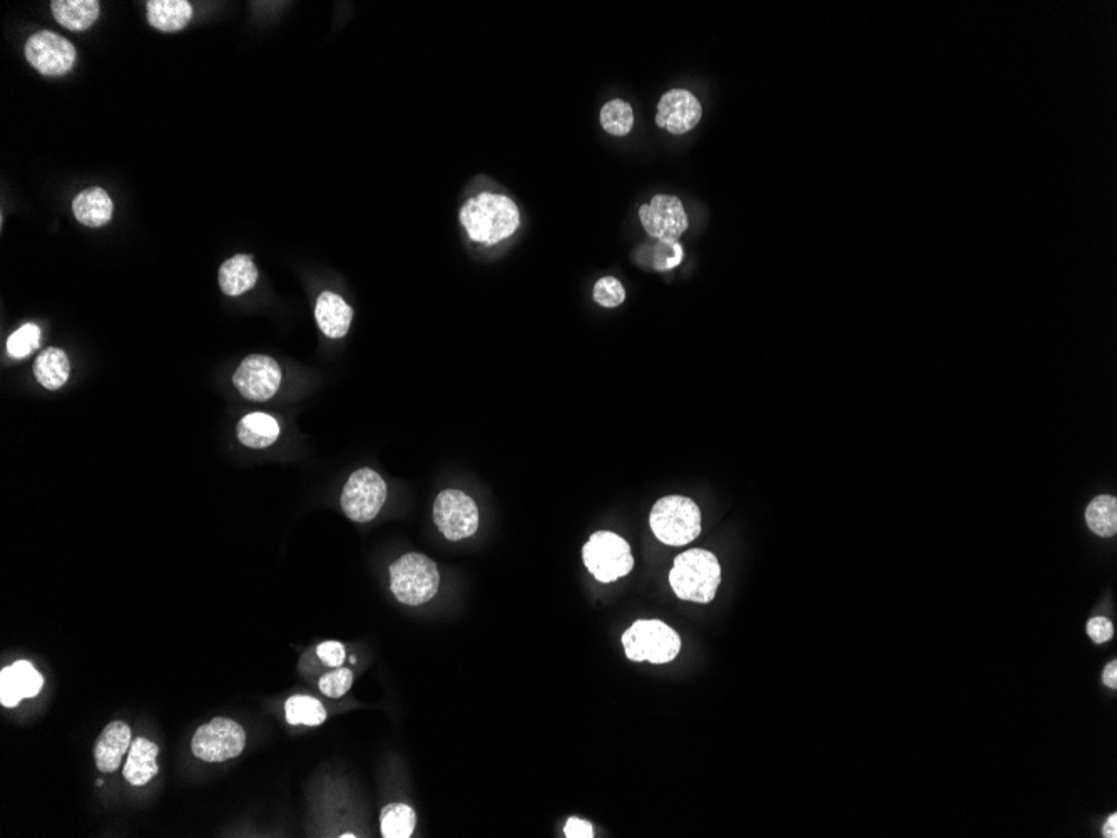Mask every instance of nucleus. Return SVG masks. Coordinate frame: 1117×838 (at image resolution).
<instances>
[{
  "instance_id": "f257e3e1",
  "label": "nucleus",
  "mask_w": 1117,
  "mask_h": 838,
  "mask_svg": "<svg viewBox=\"0 0 1117 838\" xmlns=\"http://www.w3.org/2000/svg\"><path fill=\"white\" fill-rule=\"evenodd\" d=\"M459 220L470 240L494 246L509 240L519 230L521 211L509 196L484 191L465 201Z\"/></svg>"
},
{
  "instance_id": "f03ea898",
  "label": "nucleus",
  "mask_w": 1117,
  "mask_h": 838,
  "mask_svg": "<svg viewBox=\"0 0 1117 838\" xmlns=\"http://www.w3.org/2000/svg\"><path fill=\"white\" fill-rule=\"evenodd\" d=\"M721 566L715 554L704 549H691L674 559L669 584L674 594L689 603L708 604L720 588Z\"/></svg>"
},
{
  "instance_id": "7ed1b4c3",
  "label": "nucleus",
  "mask_w": 1117,
  "mask_h": 838,
  "mask_svg": "<svg viewBox=\"0 0 1117 838\" xmlns=\"http://www.w3.org/2000/svg\"><path fill=\"white\" fill-rule=\"evenodd\" d=\"M439 586V568L424 554L410 552L390 566V589L393 596L407 606L429 603Z\"/></svg>"
},
{
  "instance_id": "20e7f679",
  "label": "nucleus",
  "mask_w": 1117,
  "mask_h": 838,
  "mask_svg": "<svg viewBox=\"0 0 1117 838\" xmlns=\"http://www.w3.org/2000/svg\"><path fill=\"white\" fill-rule=\"evenodd\" d=\"M649 524L658 541L674 547L693 542L703 529L698 504L683 496L659 499L653 506Z\"/></svg>"
},
{
  "instance_id": "39448f33",
  "label": "nucleus",
  "mask_w": 1117,
  "mask_h": 838,
  "mask_svg": "<svg viewBox=\"0 0 1117 838\" xmlns=\"http://www.w3.org/2000/svg\"><path fill=\"white\" fill-rule=\"evenodd\" d=\"M629 660L666 665L679 655L681 638L671 626L658 619H639L623 634Z\"/></svg>"
},
{
  "instance_id": "423d86ee",
  "label": "nucleus",
  "mask_w": 1117,
  "mask_h": 838,
  "mask_svg": "<svg viewBox=\"0 0 1117 838\" xmlns=\"http://www.w3.org/2000/svg\"><path fill=\"white\" fill-rule=\"evenodd\" d=\"M582 561L599 583H614L628 576L634 568L628 541L609 531L592 534L582 549Z\"/></svg>"
},
{
  "instance_id": "0eeeda50",
  "label": "nucleus",
  "mask_w": 1117,
  "mask_h": 838,
  "mask_svg": "<svg viewBox=\"0 0 1117 838\" xmlns=\"http://www.w3.org/2000/svg\"><path fill=\"white\" fill-rule=\"evenodd\" d=\"M245 743V730L236 721L215 718L208 725L199 726L191 741V748L194 757L199 760L221 763L241 755Z\"/></svg>"
},
{
  "instance_id": "6e6552de",
  "label": "nucleus",
  "mask_w": 1117,
  "mask_h": 838,
  "mask_svg": "<svg viewBox=\"0 0 1117 838\" xmlns=\"http://www.w3.org/2000/svg\"><path fill=\"white\" fill-rule=\"evenodd\" d=\"M387 501V484L372 469L353 472L342 492V509L355 522L372 521Z\"/></svg>"
},
{
  "instance_id": "1a4fd4ad",
  "label": "nucleus",
  "mask_w": 1117,
  "mask_h": 838,
  "mask_svg": "<svg viewBox=\"0 0 1117 838\" xmlns=\"http://www.w3.org/2000/svg\"><path fill=\"white\" fill-rule=\"evenodd\" d=\"M434 521L449 541H462L479 529V509L465 492L447 489L435 499Z\"/></svg>"
},
{
  "instance_id": "9d476101",
  "label": "nucleus",
  "mask_w": 1117,
  "mask_h": 838,
  "mask_svg": "<svg viewBox=\"0 0 1117 838\" xmlns=\"http://www.w3.org/2000/svg\"><path fill=\"white\" fill-rule=\"evenodd\" d=\"M27 61L44 76H62L77 59L76 47L56 32L41 31L26 42Z\"/></svg>"
},
{
  "instance_id": "9b49d317",
  "label": "nucleus",
  "mask_w": 1117,
  "mask_h": 838,
  "mask_svg": "<svg viewBox=\"0 0 1117 838\" xmlns=\"http://www.w3.org/2000/svg\"><path fill=\"white\" fill-rule=\"evenodd\" d=\"M639 220L654 240L678 241L689 225L683 203L673 195H656L648 205L639 206Z\"/></svg>"
},
{
  "instance_id": "f8f14e48",
  "label": "nucleus",
  "mask_w": 1117,
  "mask_h": 838,
  "mask_svg": "<svg viewBox=\"0 0 1117 838\" xmlns=\"http://www.w3.org/2000/svg\"><path fill=\"white\" fill-rule=\"evenodd\" d=\"M233 382L245 399L265 402L280 389L281 368L275 358L268 355H250L241 362Z\"/></svg>"
},
{
  "instance_id": "ddd939ff",
  "label": "nucleus",
  "mask_w": 1117,
  "mask_h": 838,
  "mask_svg": "<svg viewBox=\"0 0 1117 838\" xmlns=\"http://www.w3.org/2000/svg\"><path fill=\"white\" fill-rule=\"evenodd\" d=\"M703 108L693 92L671 89L659 99L656 124L674 136L689 133L698 126Z\"/></svg>"
},
{
  "instance_id": "4468645a",
  "label": "nucleus",
  "mask_w": 1117,
  "mask_h": 838,
  "mask_svg": "<svg viewBox=\"0 0 1117 838\" xmlns=\"http://www.w3.org/2000/svg\"><path fill=\"white\" fill-rule=\"evenodd\" d=\"M131 728L124 721H113L104 728L94 748L96 765L101 772L113 773L121 767L123 757L131 748Z\"/></svg>"
},
{
  "instance_id": "2eb2a0df",
  "label": "nucleus",
  "mask_w": 1117,
  "mask_h": 838,
  "mask_svg": "<svg viewBox=\"0 0 1117 838\" xmlns=\"http://www.w3.org/2000/svg\"><path fill=\"white\" fill-rule=\"evenodd\" d=\"M315 318L318 327L328 338H342L352 325L353 310L340 295L323 292L315 305Z\"/></svg>"
},
{
  "instance_id": "dca6fc26",
  "label": "nucleus",
  "mask_w": 1117,
  "mask_h": 838,
  "mask_svg": "<svg viewBox=\"0 0 1117 838\" xmlns=\"http://www.w3.org/2000/svg\"><path fill=\"white\" fill-rule=\"evenodd\" d=\"M159 748L153 741L136 738L129 748L128 762L124 765L123 775L133 787H143L158 775L156 763Z\"/></svg>"
},
{
  "instance_id": "f3484780",
  "label": "nucleus",
  "mask_w": 1117,
  "mask_h": 838,
  "mask_svg": "<svg viewBox=\"0 0 1117 838\" xmlns=\"http://www.w3.org/2000/svg\"><path fill=\"white\" fill-rule=\"evenodd\" d=\"M72 211H74L76 220L82 225L89 226V228H99V226L109 223L113 218V200L101 188H91V190L82 191L74 198Z\"/></svg>"
},
{
  "instance_id": "a211bd4d",
  "label": "nucleus",
  "mask_w": 1117,
  "mask_h": 838,
  "mask_svg": "<svg viewBox=\"0 0 1117 838\" xmlns=\"http://www.w3.org/2000/svg\"><path fill=\"white\" fill-rule=\"evenodd\" d=\"M220 287L225 295L228 297H238L243 293L248 292L251 288L255 287L256 280H258V270H256L253 258L250 255L233 256L231 260L225 261L220 268Z\"/></svg>"
},
{
  "instance_id": "6ab92c4d",
  "label": "nucleus",
  "mask_w": 1117,
  "mask_h": 838,
  "mask_svg": "<svg viewBox=\"0 0 1117 838\" xmlns=\"http://www.w3.org/2000/svg\"><path fill=\"white\" fill-rule=\"evenodd\" d=\"M148 21L161 32L181 31L193 17V7L186 0H149Z\"/></svg>"
},
{
  "instance_id": "aec40b11",
  "label": "nucleus",
  "mask_w": 1117,
  "mask_h": 838,
  "mask_svg": "<svg viewBox=\"0 0 1117 838\" xmlns=\"http://www.w3.org/2000/svg\"><path fill=\"white\" fill-rule=\"evenodd\" d=\"M51 9L56 21L64 29L74 32L89 29L101 11L97 0H54Z\"/></svg>"
},
{
  "instance_id": "412c9836",
  "label": "nucleus",
  "mask_w": 1117,
  "mask_h": 838,
  "mask_svg": "<svg viewBox=\"0 0 1117 838\" xmlns=\"http://www.w3.org/2000/svg\"><path fill=\"white\" fill-rule=\"evenodd\" d=\"M280 437L278 420L263 412L246 415L238 424V439L251 449H265Z\"/></svg>"
},
{
  "instance_id": "4be33fe9",
  "label": "nucleus",
  "mask_w": 1117,
  "mask_h": 838,
  "mask_svg": "<svg viewBox=\"0 0 1117 838\" xmlns=\"http://www.w3.org/2000/svg\"><path fill=\"white\" fill-rule=\"evenodd\" d=\"M71 374V363L61 348H47L34 363L37 382L47 390L61 389Z\"/></svg>"
},
{
  "instance_id": "5701e85b",
  "label": "nucleus",
  "mask_w": 1117,
  "mask_h": 838,
  "mask_svg": "<svg viewBox=\"0 0 1117 838\" xmlns=\"http://www.w3.org/2000/svg\"><path fill=\"white\" fill-rule=\"evenodd\" d=\"M414 808L405 803H390L382 810L380 828L385 838H409L415 830Z\"/></svg>"
},
{
  "instance_id": "b1692460",
  "label": "nucleus",
  "mask_w": 1117,
  "mask_h": 838,
  "mask_svg": "<svg viewBox=\"0 0 1117 838\" xmlns=\"http://www.w3.org/2000/svg\"><path fill=\"white\" fill-rule=\"evenodd\" d=\"M1087 526L1094 534L1112 537L1117 532L1116 497L1099 496L1089 504L1086 511Z\"/></svg>"
},
{
  "instance_id": "393cba45",
  "label": "nucleus",
  "mask_w": 1117,
  "mask_h": 838,
  "mask_svg": "<svg viewBox=\"0 0 1117 838\" xmlns=\"http://www.w3.org/2000/svg\"><path fill=\"white\" fill-rule=\"evenodd\" d=\"M0 676L11 683L22 700L39 695L44 686V678L29 661H16L14 665L4 668Z\"/></svg>"
},
{
  "instance_id": "a878e982",
  "label": "nucleus",
  "mask_w": 1117,
  "mask_h": 838,
  "mask_svg": "<svg viewBox=\"0 0 1117 838\" xmlns=\"http://www.w3.org/2000/svg\"><path fill=\"white\" fill-rule=\"evenodd\" d=\"M286 721L290 725L318 726L327 720V711L312 696L296 695L285 703Z\"/></svg>"
},
{
  "instance_id": "bb28decb",
  "label": "nucleus",
  "mask_w": 1117,
  "mask_h": 838,
  "mask_svg": "<svg viewBox=\"0 0 1117 838\" xmlns=\"http://www.w3.org/2000/svg\"><path fill=\"white\" fill-rule=\"evenodd\" d=\"M601 126L606 133L616 138H624L634 126V111L631 104L623 99H613L601 109Z\"/></svg>"
},
{
  "instance_id": "cd10ccee",
  "label": "nucleus",
  "mask_w": 1117,
  "mask_h": 838,
  "mask_svg": "<svg viewBox=\"0 0 1117 838\" xmlns=\"http://www.w3.org/2000/svg\"><path fill=\"white\" fill-rule=\"evenodd\" d=\"M41 328L34 325V323H27L24 327L19 328L16 332L12 333L9 340H7V352L12 358H26L32 352H36L41 342Z\"/></svg>"
},
{
  "instance_id": "c85d7f7f",
  "label": "nucleus",
  "mask_w": 1117,
  "mask_h": 838,
  "mask_svg": "<svg viewBox=\"0 0 1117 838\" xmlns=\"http://www.w3.org/2000/svg\"><path fill=\"white\" fill-rule=\"evenodd\" d=\"M683 246L679 241L658 240L651 251V265L654 270L669 271L681 265L683 261Z\"/></svg>"
},
{
  "instance_id": "c756f323",
  "label": "nucleus",
  "mask_w": 1117,
  "mask_h": 838,
  "mask_svg": "<svg viewBox=\"0 0 1117 838\" xmlns=\"http://www.w3.org/2000/svg\"><path fill=\"white\" fill-rule=\"evenodd\" d=\"M594 300L604 308H616L626 300V288L614 276H604L594 287Z\"/></svg>"
},
{
  "instance_id": "7c9ffc66",
  "label": "nucleus",
  "mask_w": 1117,
  "mask_h": 838,
  "mask_svg": "<svg viewBox=\"0 0 1117 838\" xmlns=\"http://www.w3.org/2000/svg\"><path fill=\"white\" fill-rule=\"evenodd\" d=\"M352 683V671L347 670V668H338L337 671H332V673L323 676L318 683V688L328 698H342L352 688Z\"/></svg>"
},
{
  "instance_id": "2f4dec72",
  "label": "nucleus",
  "mask_w": 1117,
  "mask_h": 838,
  "mask_svg": "<svg viewBox=\"0 0 1117 838\" xmlns=\"http://www.w3.org/2000/svg\"><path fill=\"white\" fill-rule=\"evenodd\" d=\"M317 655L325 665L332 666V668H340V666L345 663L347 651H345V646H343L342 643H338V641H327V643H322L318 646Z\"/></svg>"
},
{
  "instance_id": "473e14b6",
  "label": "nucleus",
  "mask_w": 1117,
  "mask_h": 838,
  "mask_svg": "<svg viewBox=\"0 0 1117 838\" xmlns=\"http://www.w3.org/2000/svg\"><path fill=\"white\" fill-rule=\"evenodd\" d=\"M1087 634L1096 644L1107 643L1114 634L1112 623L1106 618H1094L1087 623Z\"/></svg>"
},
{
  "instance_id": "72a5a7b5",
  "label": "nucleus",
  "mask_w": 1117,
  "mask_h": 838,
  "mask_svg": "<svg viewBox=\"0 0 1117 838\" xmlns=\"http://www.w3.org/2000/svg\"><path fill=\"white\" fill-rule=\"evenodd\" d=\"M564 833H566V837L569 838L594 837V830H592L591 823L586 822V820H581V818H569L566 827H564Z\"/></svg>"
},
{
  "instance_id": "f704fd0d",
  "label": "nucleus",
  "mask_w": 1117,
  "mask_h": 838,
  "mask_svg": "<svg viewBox=\"0 0 1117 838\" xmlns=\"http://www.w3.org/2000/svg\"><path fill=\"white\" fill-rule=\"evenodd\" d=\"M1102 681H1104V685L1109 686V688H1117V663H1116V661H1112V663H1109V665L1106 666V670H1104V675H1102Z\"/></svg>"
},
{
  "instance_id": "c9c22d12",
  "label": "nucleus",
  "mask_w": 1117,
  "mask_h": 838,
  "mask_svg": "<svg viewBox=\"0 0 1117 838\" xmlns=\"http://www.w3.org/2000/svg\"><path fill=\"white\" fill-rule=\"evenodd\" d=\"M1102 833H1104V837L1106 838L1117 837V813H1112L1111 817H1109V820H1107L1106 825H1104V830H1102Z\"/></svg>"
}]
</instances>
